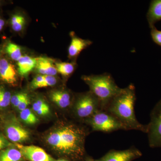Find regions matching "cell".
<instances>
[{
	"mask_svg": "<svg viewBox=\"0 0 161 161\" xmlns=\"http://www.w3.org/2000/svg\"><path fill=\"white\" fill-rule=\"evenodd\" d=\"M49 97L52 102L62 109L71 108L75 99L71 92L66 90H53L50 92Z\"/></svg>",
	"mask_w": 161,
	"mask_h": 161,
	"instance_id": "10",
	"label": "cell"
},
{
	"mask_svg": "<svg viewBox=\"0 0 161 161\" xmlns=\"http://www.w3.org/2000/svg\"><path fill=\"white\" fill-rule=\"evenodd\" d=\"M83 161H99L98 160L95 159L92 157H90L86 156V158L84 159V160Z\"/></svg>",
	"mask_w": 161,
	"mask_h": 161,
	"instance_id": "30",
	"label": "cell"
},
{
	"mask_svg": "<svg viewBox=\"0 0 161 161\" xmlns=\"http://www.w3.org/2000/svg\"><path fill=\"white\" fill-rule=\"evenodd\" d=\"M0 161H26L19 150L11 147L0 151Z\"/></svg>",
	"mask_w": 161,
	"mask_h": 161,
	"instance_id": "16",
	"label": "cell"
},
{
	"mask_svg": "<svg viewBox=\"0 0 161 161\" xmlns=\"http://www.w3.org/2000/svg\"><path fill=\"white\" fill-rule=\"evenodd\" d=\"M32 111L36 115L40 116H45L50 113L49 105L45 100L39 98L35 101L32 104Z\"/></svg>",
	"mask_w": 161,
	"mask_h": 161,
	"instance_id": "17",
	"label": "cell"
},
{
	"mask_svg": "<svg viewBox=\"0 0 161 161\" xmlns=\"http://www.w3.org/2000/svg\"><path fill=\"white\" fill-rule=\"evenodd\" d=\"M27 95L26 93L21 92V93H17L15 95H13L11 98V103L14 107L17 108L20 103Z\"/></svg>",
	"mask_w": 161,
	"mask_h": 161,
	"instance_id": "25",
	"label": "cell"
},
{
	"mask_svg": "<svg viewBox=\"0 0 161 161\" xmlns=\"http://www.w3.org/2000/svg\"><path fill=\"white\" fill-rule=\"evenodd\" d=\"M58 82V80L55 76H45L44 80L40 85L39 88L54 86Z\"/></svg>",
	"mask_w": 161,
	"mask_h": 161,
	"instance_id": "24",
	"label": "cell"
},
{
	"mask_svg": "<svg viewBox=\"0 0 161 161\" xmlns=\"http://www.w3.org/2000/svg\"><path fill=\"white\" fill-rule=\"evenodd\" d=\"M0 78L12 85H15L17 81V73L15 68L5 58L0 60Z\"/></svg>",
	"mask_w": 161,
	"mask_h": 161,
	"instance_id": "11",
	"label": "cell"
},
{
	"mask_svg": "<svg viewBox=\"0 0 161 161\" xmlns=\"http://www.w3.org/2000/svg\"><path fill=\"white\" fill-rule=\"evenodd\" d=\"M45 75H38L34 78L32 80L31 86L33 89L39 88L40 85L43 82L45 78Z\"/></svg>",
	"mask_w": 161,
	"mask_h": 161,
	"instance_id": "26",
	"label": "cell"
},
{
	"mask_svg": "<svg viewBox=\"0 0 161 161\" xmlns=\"http://www.w3.org/2000/svg\"><path fill=\"white\" fill-rule=\"evenodd\" d=\"M12 95L8 91L0 90V108L8 107L11 103Z\"/></svg>",
	"mask_w": 161,
	"mask_h": 161,
	"instance_id": "22",
	"label": "cell"
},
{
	"mask_svg": "<svg viewBox=\"0 0 161 161\" xmlns=\"http://www.w3.org/2000/svg\"><path fill=\"white\" fill-rule=\"evenodd\" d=\"M71 40L68 48L69 58L75 59L80 53L93 43L91 40H84L77 36L75 33L70 34Z\"/></svg>",
	"mask_w": 161,
	"mask_h": 161,
	"instance_id": "12",
	"label": "cell"
},
{
	"mask_svg": "<svg viewBox=\"0 0 161 161\" xmlns=\"http://www.w3.org/2000/svg\"><path fill=\"white\" fill-rule=\"evenodd\" d=\"M85 123L91 127L92 131L110 133L117 130H125L122 125L105 110H99Z\"/></svg>",
	"mask_w": 161,
	"mask_h": 161,
	"instance_id": "5",
	"label": "cell"
},
{
	"mask_svg": "<svg viewBox=\"0 0 161 161\" xmlns=\"http://www.w3.org/2000/svg\"><path fill=\"white\" fill-rule=\"evenodd\" d=\"M19 117L21 120L27 125H35L39 121L37 115L29 108L20 112Z\"/></svg>",
	"mask_w": 161,
	"mask_h": 161,
	"instance_id": "19",
	"label": "cell"
},
{
	"mask_svg": "<svg viewBox=\"0 0 161 161\" xmlns=\"http://www.w3.org/2000/svg\"><path fill=\"white\" fill-rule=\"evenodd\" d=\"M150 35L153 42L161 47V31L153 26L151 28Z\"/></svg>",
	"mask_w": 161,
	"mask_h": 161,
	"instance_id": "23",
	"label": "cell"
},
{
	"mask_svg": "<svg viewBox=\"0 0 161 161\" xmlns=\"http://www.w3.org/2000/svg\"><path fill=\"white\" fill-rule=\"evenodd\" d=\"M55 67L58 72L64 77H69L75 72L76 69V64L69 62H56Z\"/></svg>",
	"mask_w": 161,
	"mask_h": 161,
	"instance_id": "18",
	"label": "cell"
},
{
	"mask_svg": "<svg viewBox=\"0 0 161 161\" xmlns=\"http://www.w3.org/2000/svg\"><path fill=\"white\" fill-rule=\"evenodd\" d=\"M82 80L88 85L90 92L98 99L101 110H104L122 89L119 87L108 73L102 75H85Z\"/></svg>",
	"mask_w": 161,
	"mask_h": 161,
	"instance_id": "3",
	"label": "cell"
},
{
	"mask_svg": "<svg viewBox=\"0 0 161 161\" xmlns=\"http://www.w3.org/2000/svg\"><path fill=\"white\" fill-rule=\"evenodd\" d=\"M88 131L73 122H62L45 133L43 141L60 158L83 161L86 157L85 143Z\"/></svg>",
	"mask_w": 161,
	"mask_h": 161,
	"instance_id": "1",
	"label": "cell"
},
{
	"mask_svg": "<svg viewBox=\"0 0 161 161\" xmlns=\"http://www.w3.org/2000/svg\"><path fill=\"white\" fill-rule=\"evenodd\" d=\"M31 103L30 99L29 98L28 95H26L22 101L20 103L19 105L17 107V109L19 112L23 111V110L26 109L28 108V106Z\"/></svg>",
	"mask_w": 161,
	"mask_h": 161,
	"instance_id": "28",
	"label": "cell"
},
{
	"mask_svg": "<svg viewBox=\"0 0 161 161\" xmlns=\"http://www.w3.org/2000/svg\"><path fill=\"white\" fill-rule=\"evenodd\" d=\"M10 23L12 28L14 31H21L23 30L25 26V19L21 15L14 14L12 17Z\"/></svg>",
	"mask_w": 161,
	"mask_h": 161,
	"instance_id": "21",
	"label": "cell"
},
{
	"mask_svg": "<svg viewBox=\"0 0 161 161\" xmlns=\"http://www.w3.org/2000/svg\"><path fill=\"white\" fill-rule=\"evenodd\" d=\"M148 142L151 148H161V99L153 107L147 125Z\"/></svg>",
	"mask_w": 161,
	"mask_h": 161,
	"instance_id": "6",
	"label": "cell"
},
{
	"mask_svg": "<svg viewBox=\"0 0 161 161\" xmlns=\"http://www.w3.org/2000/svg\"><path fill=\"white\" fill-rule=\"evenodd\" d=\"M136 100L135 87L131 84L122 89L104 110L115 117L126 131L135 130L147 133V125L140 123L136 116L134 111Z\"/></svg>",
	"mask_w": 161,
	"mask_h": 161,
	"instance_id": "2",
	"label": "cell"
},
{
	"mask_svg": "<svg viewBox=\"0 0 161 161\" xmlns=\"http://www.w3.org/2000/svg\"><path fill=\"white\" fill-rule=\"evenodd\" d=\"M22 153L26 161H53L54 158L43 149L35 146H24L21 144L14 143Z\"/></svg>",
	"mask_w": 161,
	"mask_h": 161,
	"instance_id": "8",
	"label": "cell"
},
{
	"mask_svg": "<svg viewBox=\"0 0 161 161\" xmlns=\"http://www.w3.org/2000/svg\"><path fill=\"white\" fill-rule=\"evenodd\" d=\"M6 52L12 60L18 61L23 56L21 48L14 43H9L6 47Z\"/></svg>",
	"mask_w": 161,
	"mask_h": 161,
	"instance_id": "20",
	"label": "cell"
},
{
	"mask_svg": "<svg viewBox=\"0 0 161 161\" xmlns=\"http://www.w3.org/2000/svg\"><path fill=\"white\" fill-rule=\"evenodd\" d=\"M71 108L74 117L85 123L96 112L101 110L98 99L90 91L77 95Z\"/></svg>",
	"mask_w": 161,
	"mask_h": 161,
	"instance_id": "4",
	"label": "cell"
},
{
	"mask_svg": "<svg viewBox=\"0 0 161 161\" xmlns=\"http://www.w3.org/2000/svg\"><path fill=\"white\" fill-rule=\"evenodd\" d=\"M53 161H71L67 159L64 158H59L58 159H55L54 158V159L53 160Z\"/></svg>",
	"mask_w": 161,
	"mask_h": 161,
	"instance_id": "31",
	"label": "cell"
},
{
	"mask_svg": "<svg viewBox=\"0 0 161 161\" xmlns=\"http://www.w3.org/2000/svg\"><path fill=\"white\" fill-rule=\"evenodd\" d=\"M5 131L7 138L14 143L21 144L30 138L29 131L17 121L6 124Z\"/></svg>",
	"mask_w": 161,
	"mask_h": 161,
	"instance_id": "9",
	"label": "cell"
},
{
	"mask_svg": "<svg viewBox=\"0 0 161 161\" xmlns=\"http://www.w3.org/2000/svg\"><path fill=\"white\" fill-rule=\"evenodd\" d=\"M142 155L140 150L134 147L127 150H112L107 153L99 161H133L139 158Z\"/></svg>",
	"mask_w": 161,
	"mask_h": 161,
	"instance_id": "7",
	"label": "cell"
},
{
	"mask_svg": "<svg viewBox=\"0 0 161 161\" xmlns=\"http://www.w3.org/2000/svg\"><path fill=\"white\" fill-rule=\"evenodd\" d=\"M5 24V23L4 20L0 18V31L3 30Z\"/></svg>",
	"mask_w": 161,
	"mask_h": 161,
	"instance_id": "29",
	"label": "cell"
},
{
	"mask_svg": "<svg viewBox=\"0 0 161 161\" xmlns=\"http://www.w3.org/2000/svg\"><path fill=\"white\" fill-rule=\"evenodd\" d=\"M17 62L18 73L21 76H25L36 68V59L28 56H23Z\"/></svg>",
	"mask_w": 161,
	"mask_h": 161,
	"instance_id": "15",
	"label": "cell"
},
{
	"mask_svg": "<svg viewBox=\"0 0 161 161\" xmlns=\"http://www.w3.org/2000/svg\"><path fill=\"white\" fill-rule=\"evenodd\" d=\"M147 18L150 28L161 21V0H153L150 2Z\"/></svg>",
	"mask_w": 161,
	"mask_h": 161,
	"instance_id": "14",
	"label": "cell"
},
{
	"mask_svg": "<svg viewBox=\"0 0 161 161\" xmlns=\"http://www.w3.org/2000/svg\"><path fill=\"white\" fill-rule=\"evenodd\" d=\"M36 59V64L35 68L40 75L55 76L58 74V71L51 59L44 57Z\"/></svg>",
	"mask_w": 161,
	"mask_h": 161,
	"instance_id": "13",
	"label": "cell"
},
{
	"mask_svg": "<svg viewBox=\"0 0 161 161\" xmlns=\"http://www.w3.org/2000/svg\"><path fill=\"white\" fill-rule=\"evenodd\" d=\"M14 145V144L9 142V141L6 139V137L3 134L0 133V151L8 147H11Z\"/></svg>",
	"mask_w": 161,
	"mask_h": 161,
	"instance_id": "27",
	"label": "cell"
}]
</instances>
